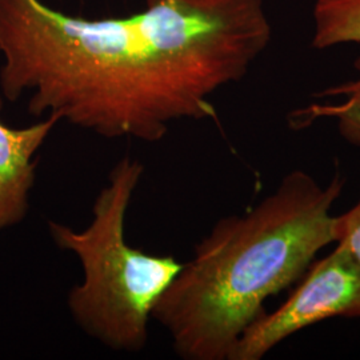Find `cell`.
<instances>
[{
  "mask_svg": "<svg viewBox=\"0 0 360 360\" xmlns=\"http://www.w3.org/2000/svg\"><path fill=\"white\" fill-rule=\"evenodd\" d=\"M264 0H146L84 19L41 0H0V89L107 139L160 142L178 120L215 119L211 96L270 44Z\"/></svg>",
  "mask_w": 360,
  "mask_h": 360,
  "instance_id": "cell-1",
  "label": "cell"
},
{
  "mask_svg": "<svg viewBox=\"0 0 360 360\" xmlns=\"http://www.w3.org/2000/svg\"><path fill=\"white\" fill-rule=\"evenodd\" d=\"M345 180L322 186L294 169L243 215L220 219L160 297L153 319L186 360H230L271 296L297 282L334 243L333 208Z\"/></svg>",
  "mask_w": 360,
  "mask_h": 360,
  "instance_id": "cell-2",
  "label": "cell"
},
{
  "mask_svg": "<svg viewBox=\"0 0 360 360\" xmlns=\"http://www.w3.org/2000/svg\"><path fill=\"white\" fill-rule=\"evenodd\" d=\"M143 172L138 159H120L84 230L49 221L55 245L72 252L84 274L82 284L67 297L72 319L89 336L115 351L146 347L155 307L183 266L174 257L147 254L127 243L126 219Z\"/></svg>",
  "mask_w": 360,
  "mask_h": 360,
  "instance_id": "cell-3",
  "label": "cell"
},
{
  "mask_svg": "<svg viewBox=\"0 0 360 360\" xmlns=\"http://www.w3.org/2000/svg\"><path fill=\"white\" fill-rule=\"evenodd\" d=\"M279 309L262 314L240 336L230 360H259L283 340L333 318H360V269L340 245L312 262Z\"/></svg>",
  "mask_w": 360,
  "mask_h": 360,
  "instance_id": "cell-4",
  "label": "cell"
},
{
  "mask_svg": "<svg viewBox=\"0 0 360 360\" xmlns=\"http://www.w3.org/2000/svg\"><path fill=\"white\" fill-rule=\"evenodd\" d=\"M60 122V116L50 114L32 126L13 129L0 119V231L26 218L38 167L34 158Z\"/></svg>",
  "mask_w": 360,
  "mask_h": 360,
  "instance_id": "cell-5",
  "label": "cell"
},
{
  "mask_svg": "<svg viewBox=\"0 0 360 360\" xmlns=\"http://www.w3.org/2000/svg\"><path fill=\"white\" fill-rule=\"evenodd\" d=\"M355 70L358 72L355 79L316 94L319 98H342L340 103H314L296 110L290 117L292 126L300 129L318 119H334L339 135L349 144L360 147V58L355 62Z\"/></svg>",
  "mask_w": 360,
  "mask_h": 360,
  "instance_id": "cell-6",
  "label": "cell"
},
{
  "mask_svg": "<svg viewBox=\"0 0 360 360\" xmlns=\"http://www.w3.org/2000/svg\"><path fill=\"white\" fill-rule=\"evenodd\" d=\"M312 16L314 49L360 44V0H316Z\"/></svg>",
  "mask_w": 360,
  "mask_h": 360,
  "instance_id": "cell-7",
  "label": "cell"
},
{
  "mask_svg": "<svg viewBox=\"0 0 360 360\" xmlns=\"http://www.w3.org/2000/svg\"><path fill=\"white\" fill-rule=\"evenodd\" d=\"M334 243L345 248L360 269V198L342 215L333 219Z\"/></svg>",
  "mask_w": 360,
  "mask_h": 360,
  "instance_id": "cell-8",
  "label": "cell"
}]
</instances>
